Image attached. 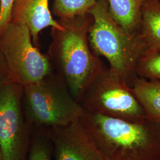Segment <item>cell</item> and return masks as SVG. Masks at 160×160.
<instances>
[{"label": "cell", "instance_id": "obj_7", "mask_svg": "<svg viewBox=\"0 0 160 160\" xmlns=\"http://www.w3.org/2000/svg\"><path fill=\"white\" fill-rule=\"evenodd\" d=\"M23 87L12 82L0 86V151L3 160H27L29 123L23 109Z\"/></svg>", "mask_w": 160, "mask_h": 160}, {"label": "cell", "instance_id": "obj_1", "mask_svg": "<svg viewBox=\"0 0 160 160\" xmlns=\"http://www.w3.org/2000/svg\"><path fill=\"white\" fill-rule=\"evenodd\" d=\"M61 27L51 28L47 53L53 71L63 79L72 96L80 102L84 92L104 63L92 52L88 43L90 14L58 19Z\"/></svg>", "mask_w": 160, "mask_h": 160}, {"label": "cell", "instance_id": "obj_10", "mask_svg": "<svg viewBox=\"0 0 160 160\" xmlns=\"http://www.w3.org/2000/svg\"><path fill=\"white\" fill-rule=\"evenodd\" d=\"M139 34L147 53H160V0H145L144 2Z\"/></svg>", "mask_w": 160, "mask_h": 160}, {"label": "cell", "instance_id": "obj_19", "mask_svg": "<svg viewBox=\"0 0 160 160\" xmlns=\"http://www.w3.org/2000/svg\"><path fill=\"white\" fill-rule=\"evenodd\" d=\"M0 6H1V0H0Z\"/></svg>", "mask_w": 160, "mask_h": 160}, {"label": "cell", "instance_id": "obj_9", "mask_svg": "<svg viewBox=\"0 0 160 160\" xmlns=\"http://www.w3.org/2000/svg\"><path fill=\"white\" fill-rule=\"evenodd\" d=\"M49 0H14L11 22L24 24L29 28L34 46L39 45L40 32L48 28H58L49 7Z\"/></svg>", "mask_w": 160, "mask_h": 160}, {"label": "cell", "instance_id": "obj_17", "mask_svg": "<svg viewBox=\"0 0 160 160\" xmlns=\"http://www.w3.org/2000/svg\"><path fill=\"white\" fill-rule=\"evenodd\" d=\"M11 82L10 74L3 55L0 50V86Z\"/></svg>", "mask_w": 160, "mask_h": 160}, {"label": "cell", "instance_id": "obj_8", "mask_svg": "<svg viewBox=\"0 0 160 160\" xmlns=\"http://www.w3.org/2000/svg\"><path fill=\"white\" fill-rule=\"evenodd\" d=\"M50 133L53 160H107L80 119Z\"/></svg>", "mask_w": 160, "mask_h": 160}, {"label": "cell", "instance_id": "obj_4", "mask_svg": "<svg viewBox=\"0 0 160 160\" xmlns=\"http://www.w3.org/2000/svg\"><path fill=\"white\" fill-rule=\"evenodd\" d=\"M23 109L29 124L51 128L80 120L84 113L65 81L55 72L23 87Z\"/></svg>", "mask_w": 160, "mask_h": 160}, {"label": "cell", "instance_id": "obj_12", "mask_svg": "<svg viewBox=\"0 0 160 160\" xmlns=\"http://www.w3.org/2000/svg\"><path fill=\"white\" fill-rule=\"evenodd\" d=\"M131 88L147 119L160 122V81L138 77Z\"/></svg>", "mask_w": 160, "mask_h": 160}, {"label": "cell", "instance_id": "obj_15", "mask_svg": "<svg viewBox=\"0 0 160 160\" xmlns=\"http://www.w3.org/2000/svg\"><path fill=\"white\" fill-rule=\"evenodd\" d=\"M137 75L138 77L160 81V53L145 54L138 65Z\"/></svg>", "mask_w": 160, "mask_h": 160}, {"label": "cell", "instance_id": "obj_6", "mask_svg": "<svg viewBox=\"0 0 160 160\" xmlns=\"http://www.w3.org/2000/svg\"><path fill=\"white\" fill-rule=\"evenodd\" d=\"M0 50L11 82L22 87L34 84L51 74L47 54L33 43L30 29L24 24L9 23L0 33Z\"/></svg>", "mask_w": 160, "mask_h": 160}, {"label": "cell", "instance_id": "obj_5", "mask_svg": "<svg viewBox=\"0 0 160 160\" xmlns=\"http://www.w3.org/2000/svg\"><path fill=\"white\" fill-rule=\"evenodd\" d=\"M80 103L92 113L134 122L148 119L131 87L104 65L87 87Z\"/></svg>", "mask_w": 160, "mask_h": 160}, {"label": "cell", "instance_id": "obj_3", "mask_svg": "<svg viewBox=\"0 0 160 160\" xmlns=\"http://www.w3.org/2000/svg\"><path fill=\"white\" fill-rule=\"evenodd\" d=\"M92 22L88 39L92 52L109 62V68L131 87L137 78V69L147 49L139 34L127 33L115 22L109 12L108 0H97L89 11Z\"/></svg>", "mask_w": 160, "mask_h": 160}, {"label": "cell", "instance_id": "obj_11", "mask_svg": "<svg viewBox=\"0 0 160 160\" xmlns=\"http://www.w3.org/2000/svg\"><path fill=\"white\" fill-rule=\"evenodd\" d=\"M111 16L122 29L131 34H138L141 9L145 0H108Z\"/></svg>", "mask_w": 160, "mask_h": 160}, {"label": "cell", "instance_id": "obj_13", "mask_svg": "<svg viewBox=\"0 0 160 160\" xmlns=\"http://www.w3.org/2000/svg\"><path fill=\"white\" fill-rule=\"evenodd\" d=\"M97 0H54L52 13L59 19L88 14Z\"/></svg>", "mask_w": 160, "mask_h": 160}, {"label": "cell", "instance_id": "obj_20", "mask_svg": "<svg viewBox=\"0 0 160 160\" xmlns=\"http://www.w3.org/2000/svg\"></svg>", "mask_w": 160, "mask_h": 160}, {"label": "cell", "instance_id": "obj_14", "mask_svg": "<svg viewBox=\"0 0 160 160\" xmlns=\"http://www.w3.org/2000/svg\"><path fill=\"white\" fill-rule=\"evenodd\" d=\"M27 160H53L50 132H39L30 141Z\"/></svg>", "mask_w": 160, "mask_h": 160}, {"label": "cell", "instance_id": "obj_16", "mask_svg": "<svg viewBox=\"0 0 160 160\" xmlns=\"http://www.w3.org/2000/svg\"><path fill=\"white\" fill-rule=\"evenodd\" d=\"M14 0H1L0 33L11 22L12 12Z\"/></svg>", "mask_w": 160, "mask_h": 160}, {"label": "cell", "instance_id": "obj_18", "mask_svg": "<svg viewBox=\"0 0 160 160\" xmlns=\"http://www.w3.org/2000/svg\"><path fill=\"white\" fill-rule=\"evenodd\" d=\"M0 160H2V155H1V151H0Z\"/></svg>", "mask_w": 160, "mask_h": 160}, {"label": "cell", "instance_id": "obj_2", "mask_svg": "<svg viewBox=\"0 0 160 160\" xmlns=\"http://www.w3.org/2000/svg\"><path fill=\"white\" fill-rule=\"evenodd\" d=\"M80 120L107 160H159L160 122L125 120L84 110Z\"/></svg>", "mask_w": 160, "mask_h": 160}]
</instances>
